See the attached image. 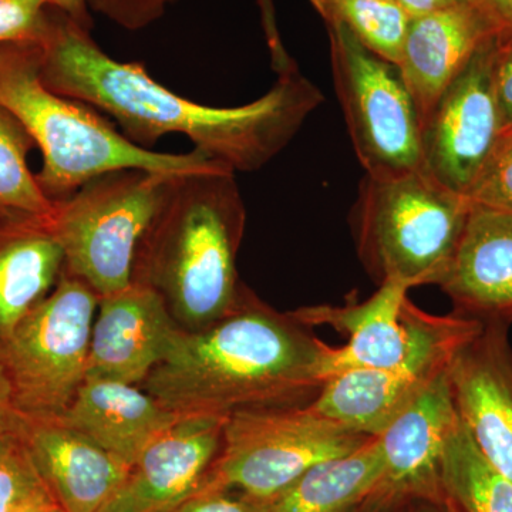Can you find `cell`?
<instances>
[{"instance_id":"cell-1","label":"cell","mask_w":512,"mask_h":512,"mask_svg":"<svg viewBox=\"0 0 512 512\" xmlns=\"http://www.w3.org/2000/svg\"><path fill=\"white\" fill-rule=\"evenodd\" d=\"M39 46L40 79L47 89L109 114L138 147L153 150L160 138L181 134L235 173L261 170L278 156L323 100L292 66L265 96L245 106L195 103L161 86L143 64L104 53L90 30L52 6Z\"/></svg>"},{"instance_id":"cell-2","label":"cell","mask_w":512,"mask_h":512,"mask_svg":"<svg viewBox=\"0 0 512 512\" xmlns=\"http://www.w3.org/2000/svg\"><path fill=\"white\" fill-rule=\"evenodd\" d=\"M332 350L242 284L234 308L207 328L183 330L140 387L178 416L298 406L326 382Z\"/></svg>"},{"instance_id":"cell-3","label":"cell","mask_w":512,"mask_h":512,"mask_svg":"<svg viewBox=\"0 0 512 512\" xmlns=\"http://www.w3.org/2000/svg\"><path fill=\"white\" fill-rule=\"evenodd\" d=\"M245 222L235 171L227 164L173 175L138 244L131 282L160 293L187 332L207 328L238 301Z\"/></svg>"},{"instance_id":"cell-4","label":"cell","mask_w":512,"mask_h":512,"mask_svg":"<svg viewBox=\"0 0 512 512\" xmlns=\"http://www.w3.org/2000/svg\"><path fill=\"white\" fill-rule=\"evenodd\" d=\"M40 60L39 45H0V107L42 151V170L35 175L50 201H62L97 175L124 168L185 174L224 164L197 148L167 154L136 146L93 107L47 89Z\"/></svg>"},{"instance_id":"cell-5","label":"cell","mask_w":512,"mask_h":512,"mask_svg":"<svg viewBox=\"0 0 512 512\" xmlns=\"http://www.w3.org/2000/svg\"><path fill=\"white\" fill-rule=\"evenodd\" d=\"M473 205L424 167L365 175L352 231L356 251L377 285H439L456 255Z\"/></svg>"},{"instance_id":"cell-6","label":"cell","mask_w":512,"mask_h":512,"mask_svg":"<svg viewBox=\"0 0 512 512\" xmlns=\"http://www.w3.org/2000/svg\"><path fill=\"white\" fill-rule=\"evenodd\" d=\"M173 175L143 168L110 171L56 201L50 228L63 251V272L99 298L127 288L138 244Z\"/></svg>"},{"instance_id":"cell-7","label":"cell","mask_w":512,"mask_h":512,"mask_svg":"<svg viewBox=\"0 0 512 512\" xmlns=\"http://www.w3.org/2000/svg\"><path fill=\"white\" fill-rule=\"evenodd\" d=\"M370 439L320 416L309 403L241 410L225 420L220 454L198 490L272 501L311 468L355 453Z\"/></svg>"},{"instance_id":"cell-8","label":"cell","mask_w":512,"mask_h":512,"mask_svg":"<svg viewBox=\"0 0 512 512\" xmlns=\"http://www.w3.org/2000/svg\"><path fill=\"white\" fill-rule=\"evenodd\" d=\"M99 295L62 272L53 291L0 346V363L22 420H55L87 379Z\"/></svg>"},{"instance_id":"cell-9","label":"cell","mask_w":512,"mask_h":512,"mask_svg":"<svg viewBox=\"0 0 512 512\" xmlns=\"http://www.w3.org/2000/svg\"><path fill=\"white\" fill-rule=\"evenodd\" d=\"M326 28L336 93L366 174L423 167L419 116L399 66L370 52L340 23Z\"/></svg>"},{"instance_id":"cell-10","label":"cell","mask_w":512,"mask_h":512,"mask_svg":"<svg viewBox=\"0 0 512 512\" xmlns=\"http://www.w3.org/2000/svg\"><path fill=\"white\" fill-rule=\"evenodd\" d=\"M498 36L474 53L420 126L423 167L458 194L470 190L501 133L493 89Z\"/></svg>"},{"instance_id":"cell-11","label":"cell","mask_w":512,"mask_h":512,"mask_svg":"<svg viewBox=\"0 0 512 512\" xmlns=\"http://www.w3.org/2000/svg\"><path fill=\"white\" fill-rule=\"evenodd\" d=\"M508 325L487 320L448 365L458 416L485 460L512 483V348Z\"/></svg>"},{"instance_id":"cell-12","label":"cell","mask_w":512,"mask_h":512,"mask_svg":"<svg viewBox=\"0 0 512 512\" xmlns=\"http://www.w3.org/2000/svg\"><path fill=\"white\" fill-rule=\"evenodd\" d=\"M183 330L160 293L131 282L100 298L87 377L141 386L164 362Z\"/></svg>"},{"instance_id":"cell-13","label":"cell","mask_w":512,"mask_h":512,"mask_svg":"<svg viewBox=\"0 0 512 512\" xmlns=\"http://www.w3.org/2000/svg\"><path fill=\"white\" fill-rule=\"evenodd\" d=\"M508 29L512 28L481 3L453 6L410 20L397 66L420 126L474 53Z\"/></svg>"},{"instance_id":"cell-14","label":"cell","mask_w":512,"mask_h":512,"mask_svg":"<svg viewBox=\"0 0 512 512\" xmlns=\"http://www.w3.org/2000/svg\"><path fill=\"white\" fill-rule=\"evenodd\" d=\"M460 421L448 367L376 436L384 473L380 490L404 498H443L441 461Z\"/></svg>"},{"instance_id":"cell-15","label":"cell","mask_w":512,"mask_h":512,"mask_svg":"<svg viewBox=\"0 0 512 512\" xmlns=\"http://www.w3.org/2000/svg\"><path fill=\"white\" fill-rule=\"evenodd\" d=\"M19 434L64 512H97L130 481L133 468L59 420H22Z\"/></svg>"},{"instance_id":"cell-16","label":"cell","mask_w":512,"mask_h":512,"mask_svg":"<svg viewBox=\"0 0 512 512\" xmlns=\"http://www.w3.org/2000/svg\"><path fill=\"white\" fill-rule=\"evenodd\" d=\"M409 288L384 284L366 301L349 298L342 306H306L291 315L309 328L330 326L348 342L333 346L326 380L353 369H393L403 366L412 346V326L404 311Z\"/></svg>"},{"instance_id":"cell-17","label":"cell","mask_w":512,"mask_h":512,"mask_svg":"<svg viewBox=\"0 0 512 512\" xmlns=\"http://www.w3.org/2000/svg\"><path fill=\"white\" fill-rule=\"evenodd\" d=\"M456 312L487 322L512 320V214L471 208L450 268L437 285Z\"/></svg>"},{"instance_id":"cell-18","label":"cell","mask_w":512,"mask_h":512,"mask_svg":"<svg viewBox=\"0 0 512 512\" xmlns=\"http://www.w3.org/2000/svg\"><path fill=\"white\" fill-rule=\"evenodd\" d=\"M225 420L180 416L144 448L128 487L148 510H171L201 487L224 443Z\"/></svg>"},{"instance_id":"cell-19","label":"cell","mask_w":512,"mask_h":512,"mask_svg":"<svg viewBox=\"0 0 512 512\" xmlns=\"http://www.w3.org/2000/svg\"><path fill=\"white\" fill-rule=\"evenodd\" d=\"M178 417L143 387L87 377L73 402L55 420L133 468L151 440Z\"/></svg>"},{"instance_id":"cell-20","label":"cell","mask_w":512,"mask_h":512,"mask_svg":"<svg viewBox=\"0 0 512 512\" xmlns=\"http://www.w3.org/2000/svg\"><path fill=\"white\" fill-rule=\"evenodd\" d=\"M63 265L50 220L0 215V346L53 291Z\"/></svg>"},{"instance_id":"cell-21","label":"cell","mask_w":512,"mask_h":512,"mask_svg":"<svg viewBox=\"0 0 512 512\" xmlns=\"http://www.w3.org/2000/svg\"><path fill=\"white\" fill-rule=\"evenodd\" d=\"M439 375L404 366L346 370L329 377L309 404L346 429L376 437Z\"/></svg>"},{"instance_id":"cell-22","label":"cell","mask_w":512,"mask_h":512,"mask_svg":"<svg viewBox=\"0 0 512 512\" xmlns=\"http://www.w3.org/2000/svg\"><path fill=\"white\" fill-rule=\"evenodd\" d=\"M376 437L345 457L320 463L269 503L268 512H355L382 484Z\"/></svg>"},{"instance_id":"cell-23","label":"cell","mask_w":512,"mask_h":512,"mask_svg":"<svg viewBox=\"0 0 512 512\" xmlns=\"http://www.w3.org/2000/svg\"><path fill=\"white\" fill-rule=\"evenodd\" d=\"M441 485L461 512H512L511 481L485 460L461 419L444 448Z\"/></svg>"},{"instance_id":"cell-24","label":"cell","mask_w":512,"mask_h":512,"mask_svg":"<svg viewBox=\"0 0 512 512\" xmlns=\"http://www.w3.org/2000/svg\"><path fill=\"white\" fill-rule=\"evenodd\" d=\"M326 23H340L366 49L399 64L412 16L397 0H311Z\"/></svg>"},{"instance_id":"cell-25","label":"cell","mask_w":512,"mask_h":512,"mask_svg":"<svg viewBox=\"0 0 512 512\" xmlns=\"http://www.w3.org/2000/svg\"><path fill=\"white\" fill-rule=\"evenodd\" d=\"M33 147L26 128L0 107V215L52 218L55 202L46 197L28 165Z\"/></svg>"},{"instance_id":"cell-26","label":"cell","mask_w":512,"mask_h":512,"mask_svg":"<svg viewBox=\"0 0 512 512\" xmlns=\"http://www.w3.org/2000/svg\"><path fill=\"white\" fill-rule=\"evenodd\" d=\"M46 490L19 433L0 436V512H13Z\"/></svg>"},{"instance_id":"cell-27","label":"cell","mask_w":512,"mask_h":512,"mask_svg":"<svg viewBox=\"0 0 512 512\" xmlns=\"http://www.w3.org/2000/svg\"><path fill=\"white\" fill-rule=\"evenodd\" d=\"M466 198L473 207L512 214V127L501 131Z\"/></svg>"},{"instance_id":"cell-28","label":"cell","mask_w":512,"mask_h":512,"mask_svg":"<svg viewBox=\"0 0 512 512\" xmlns=\"http://www.w3.org/2000/svg\"><path fill=\"white\" fill-rule=\"evenodd\" d=\"M46 0H0V45H40L47 28Z\"/></svg>"},{"instance_id":"cell-29","label":"cell","mask_w":512,"mask_h":512,"mask_svg":"<svg viewBox=\"0 0 512 512\" xmlns=\"http://www.w3.org/2000/svg\"><path fill=\"white\" fill-rule=\"evenodd\" d=\"M168 3V0H87L90 12L99 13L131 32L163 18Z\"/></svg>"},{"instance_id":"cell-30","label":"cell","mask_w":512,"mask_h":512,"mask_svg":"<svg viewBox=\"0 0 512 512\" xmlns=\"http://www.w3.org/2000/svg\"><path fill=\"white\" fill-rule=\"evenodd\" d=\"M269 503L235 490H198L165 512H268Z\"/></svg>"},{"instance_id":"cell-31","label":"cell","mask_w":512,"mask_h":512,"mask_svg":"<svg viewBox=\"0 0 512 512\" xmlns=\"http://www.w3.org/2000/svg\"><path fill=\"white\" fill-rule=\"evenodd\" d=\"M493 89L503 131L512 127V29L505 30L497 39L493 62Z\"/></svg>"},{"instance_id":"cell-32","label":"cell","mask_w":512,"mask_h":512,"mask_svg":"<svg viewBox=\"0 0 512 512\" xmlns=\"http://www.w3.org/2000/svg\"><path fill=\"white\" fill-rule=\"evenodd\" d=\"M22 419L16 414L12 403V393L5 370L0 363V436L8 433H19Z\"/></svg>"},{"instance_id":"cell-33","label":"cell","mask_w":512,"mask_h":512,"mask_svg":"<svg viewBox=\"0 0 512 512\" xmlns=\"http://www.w3.org/2000/svg\"><path fill=\"white\" fill-rule=\"evenodd\" d=\"M259 6H261L266 39H268L269 47H271L274 66H281V64L288 62L289 56L286 55L278 28H276L274 3H272V0H259Z\"/></svg>"},{"instance_id":"cell-34","label":"cell","mask_w":512,"mask_h":512,"mask_svg":"<svg viewBox=\"0 0 512 512\" xmlns=\"http://www.w3.org/2000/svg\"><path fill=\"white\" fill-rule=\"evenodd\" d=\"M46 3L69 16L77 25L92 32V12H90L89 5H87V0H46Z\"/></svg>"},{"instance_id":"cell-35","label":"cell","mask_w":512,"mask_h":512,"mask_svg":"<svg viewBox=\"0 0 512 512\" xmlns=\"http://www.w3.org/2000/svg\"><path fill=\"white\" fill-rule=\"evenodd\" d=\"M397 2L412 18L437 12V10L453 8V6L468 5V3L484 5L481 0H397Z\"/></svg>"},{"instance_id":"cell-36","label":"cell","mask_w":512,"mask_h":512,"mask_svg":"<svg viewBox=\"0 0 512 512\" xmlns=\"http://www.w3.org/2000/svg\"><path fill=\"white\" fill-rule=\"evenodd\" d=\"M403 503L404 498L379 488L355 512H402Z\"/></svg>"},{"instance_id":"cell-37","label":"cell","mask_w":512,"mask_h":512,"mask_svg":"<svg viewBox=\"0 0 512 512\" xmlns=\"http://www.w3.org/2000/svg\"><path fill=\"white\" fill-rule=\"evenodd\" d=\"M97 512H151L143 501L128 487V483L116 497L111 498L109 503L104 505Z\"/></svg>"},{"instance_id":"cell-38","label":"cell","mask_w":512,"mask_h":512,"mask_svg":"<svg viewBox=\"0 0 512 512\" xmlns=\"http://www.w3.org/2000/svg\"><path fill=\"white\" fill-rule=\"evenodd\" d=\"M402 512H461L444 495L443 498H407Z\"/></svg>"},{"instance_id":"cell-39","label":"cell","mask_w":512,"mask_h":512,"mask_svg":"<svg viewBox=\"0 0 512 512\" xmlns=\"http://www.w3.org/2000/svg\"><path fill=\"white\" fill-rule=\"evenodd\" d=\"M13 512H64L63 508L56 503L55 498L50 495L49 491L43 490L35 497L30 498L16 508Z\"/></svg>"},{"instance_id":"cell-40","label":"cell","mask_w":512,"mask_h":512,"mask_svg":"<svg viewBox=\"0 0 512 512\" xmlns=\"http://www.w3.org/2000/svg\"><path fill=\"white\" fill-rule=\"evenodd\" d=\"M505 25L512 28V0H481Z\"/></svg>"},{"instance_id":"cell-41","label":"cell","mask_w":512,"mask_h":512,"mask_svg":"<svg viewBox=\"0 0 512 512\" xmlns=\"http://www.w3.org/2000/svg\"><path fill=\"white\" fill-rule=\"evenodd\" d=\"M168 2H173V0H168Z\"/></svg>"},{"instance_id":"cell-42","label":"cell","mask_w":512,"mask_h":512,"mask_svg":"<svg viewBox=\"0 0 512 512\" xmlns=\"http://www.w3.org/2000/svg\"><path fill=\"white\" fill-rule=\"evenodd\" d=\"M2 436H3V434H2Z\"/></svg>"}]
</instances>
